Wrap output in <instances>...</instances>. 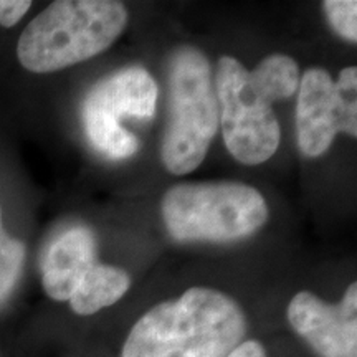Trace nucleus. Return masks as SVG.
Returning <instances> with one entry per match:
<instances>
[{"mask_svg":"<svg viewBox=\"0 0 357 357\" xmlns=\"http://www.w3.org/2000/svg\"><path fill=\"white\" fill-rule=\"evenodd\" d=\"M329 24L336 33L349 42H357V2L354 0H326L323 3Z\"/></svg>","mask_w":357,"mask_h":357,"instance_id":"4468645a","label":"nucleus"},{"mask_svg":"<svg viewBox=\"0 0 357 357\" xmlns=\"http://www.w3.org/2000/svg\"><path fill=\"white\" fill-rule=\"evenodd\" d=\"M129 283L131 281L126 271L95 263L89 266L71 294L68 300L71 310L82 316L95 314L102 307L121 300L129 289Z\"/></svg>","mask_w":357,"mask_h":357,"instance_id":"9d476101","label":"nucleus"},{"mask_svg":"<svg viewBox=\"0 0 357 357\" xmlns=\"http://www.w3.org/2000/svg\"><path fill=\"white\" fill-rule=\"evenodd\" d=\"M339 111V131L357 136V70L344 68L334 83Z\"/></svg>","mask_w":357,"mask_h":357,"instance_id":"ddd939ff","label":"nucleus"},{"mask_svg":"<svg viewBox=\"0 0 357 357\" xmlns=\"http://www.w3.org/2000/svg\"><path fill=\"white\" fill-rule=\"evenodd\" d=\"M248 77L258 95L271 105L294 95L300 83V70L293 58L271 55L250 71Z\"/></svg>","mask_w":357,"mask_h":357,"instance_id":"9b49d317","label":"nucleus"},{"mask_svg":"<svg viewBox=\"0 0 357 357\" xmlns=\"http://www.w3.org/2000/svg\"><path fill=\"white\" fill-rule=\"evenodd\" d=\"M217 129L218 100L208 60L194 47L178 48L169 63V119L160 153L167 171H195Z\"/></svg>","mask_w":357,"mask_h":357,"instance_id":"7ed1b4c3","label":"nucleus"},{"mask_svg":"<svg viewBox=\"0 0 357 357\" xmlns=\"http://www.w3.org/2000/svg\"><path fill=\"white\" fill-rule=\"evenodd\" d=\"M96 243L88 229L66 230L48 247L42 261L45 293L55 301H68L79 280L95 265Z\"/></svg>","mask_w":357,"mask_h":357,"instance_id":"1a4fd4ad","label":"nucleus"},{"mask_svg":"<svg viewBox=\"0 0 357 357\" xmlns=\"http://www.w3.org/2000/svg\"><path fill=\"white\" fill-rule=\"evenodd\" d=\"M32 2L29 0H0V25L13 26L29 12Z\"/></svg>","mask_w":357,"mask_h":357,"instance_id":"2eb2a0df","label":"nucleus"},{"mask_svg":"<svg viewBox=\"0 0 357 357\" xmlns=\"http://www.w3.org/2000/svg\"><path fill=\"white\" fill-rule=\"evenodd\" d=\"M25 247L19 240L7 235L2 225V208H0V301L15 287L22 266H24Z\"/></svg>","mask_w":357,"mask_h":357,"instance_id":"f8f14e48","label":"nucleus"},{"mask_svg":"<svg viewBox=\"0 0 357 357\" xmlns=\"http://www.w3.org/2000/svg\"><path fill=\"white\" fill-rule=\"evenodd\" d=\"M158 102V84L144 68L131 66L101 79L83 102V126L89 142L109 159L136 154L139 141L121 126V119H149Z\"/></svg>","mask_w":357,"mask_h":357,"instance_id":"39448f33","label":"nucleus"},{"mask_svg":"<svg viewBox=\"0 0 357 357\" xmlns=\"http://www.w3.org/2000/svg\"><path fill=\"white\" fill-rule=\"evenodd\" d=\"M248 73L238 60L223 56L213 82L227 149L238 162L258 166L276 153L281 131L273 108L255 91Z\"/></svg>","mask_w":357,"mask_h":357,"instance_id":"423d86ee","label":"nucleus"},{"mask_svg":"<svg viewBox=\"0 0 357 357\" xmlns=\"http://www.w3.org/2000/svg\"><path fill=\"white\" fill-rule=\"evenodd\" d=\"M128 24L126 7L114 0H60L25 26L17 56L25 70L52 73L100 55Z\"/></svg>","mask_w":357,"mask_h":357,"instance_id":"f03ea898","label":"nucleus"},{"mask_svg":"<svg viewBox=\"0 0 357 357\" xmlns=\"http://www.w3.org/2000/svg\"><path fill=\"white\" fill-rule=\"evenodd\" d=\"M245 333L247 321L234 298L195 287L147 311L129 333L121 357H229Z\"/></svg>","mask_w":357,"mask_h":357,"instance_id":"f257e3e1","label":"nucleus"},{"mask_svg":"<svg viewBox=\"0 0 357 357\" xmlns=\"http://www.w3.org/2000/svg\"><path fill=\"white\" fill-rule=\"evenodd\" d=\"M162 218L176 240L229 242L255 234L268 220V205L240 182H194L164 194Z\"/></svg>","mask_w":357,"mask_h":357,"instance_id":"20e7f679","label":"nucleus"},{"mask_svg":"<svg viewBox=\"0 0 357 357\" xmlns=\"http://www.w3.org/2000/svg\"><path fill=\"white\" fill-rule=\"evenodd\" d=\"M288 319L321 357H357L356 283L349 284L336 306L326 305L312 293H298L288 306Z\"/></svg>","mask_w":357,"mask_h":357,"instance_id":"0eeeda50","label":"nucleus"},{"mask_svg":"<svg viewBox=\"0 0 357 357\" xmlns=\"http://www.w3.org/2000/svg\"><path fill=\"white\" fill-rule=\"evenodd\" d=\"M337 132L339 111L333 78L324 70H307L298 95V146L307 158H319L329 149Z\"/></svg>","mask_w":357,"mask_h":357,"instance_id":"6e6552de","label":"nucleus"},{"mask_svg":"<svg viewBox=\"0 0 357 357\" xmlns=\"http://www.w3.org/2000/svg\"><path fill=\"white\" fill-rule=\"evenodd\" d=\"M229 357H266L263 346L257 341H245L230 352Z\"/></svg>","mask_w":357,"mask_h":357,"instance_id":"dca6fc26","label":"nucleus"}]
</instances>
